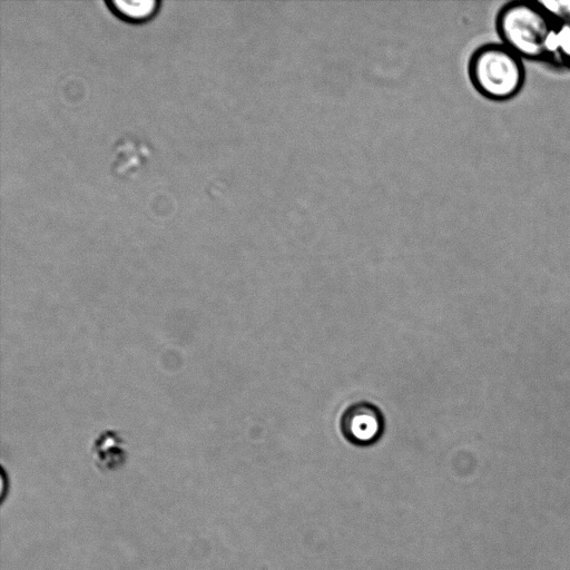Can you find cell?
<instances>
[{
	"instance_id": "6da1fadb",
	"label": "cell",
	"mask_w": 570,
	"mask_h": 570,
	"mask_svg": "<svg viewBox=\"0 0 570 570\" xmlns=\"http://www.w3.org/2000/svg\"><path fill=\"white\" fill-rule=\"evenodd\" d=\"M556 27L538 0L509 1L495 16L500 42L523 60L546 62L549 41Z\"/></svg>"
},
{
	"instance_id": "7a4b0ae2",
	"label": "cell",
	"mask_w": 570,
	"mask_h": 570,
	"mask_svg": "<svg viewBox=\"0 0 570 570\" xmlns=\"http://www.w3.org/2000/svg\"><path fill=\"white\" fill-rule=\"evenodd\" d=\"M468 76L482 97L507 101L523 89L525 67L523 59L502 42H487L470 55Z\"/></svg>"
},
{
	"instance_id": "3957f363",
	"label": "cell",
	"mask_w": 570,
	"mask_h": 570,
	"mask_svg": "<svg viewBox=\"0 0 570 570\" xmlns=\"http://www.w3.org/2000/svg\"><path fill=\"white\" fill-rule=\"evenodd\" d=\"M341 430L345 439L358 446L376 443L384 431L381 411L368 402H358L348 406L341 419Z\"/></svg>"
},
{
	"instance_id": "277c9868",
	"label": "cell",
	"mask_w": 570,
	"mask_h": 570,
	"mask_svg": "<svg viewBox=\"0 0 570 570\" xmlns=\"http://www.w3.org/2000/svg\"><path fill=\"white\" fill-rule=\"evenodd\" d=\"M94 465L102 473H112L121 470L129 458L126 441L114 429L104 430L94 440L90 448Z\"/></svg>"
},
{
	"instance_id": "5b68a950",
	"label": "cell",
	"mask_w": 570,
	"mask_h": 570,
	"mask_svg": "<svg viewBox=\"0 0 570 570\" xmlns=\"http://www.w3.org/2000/svg\"><path fill=\"white\" fill-rule=\"evenodd\" d=\"M106 4L118 18L128 22H144L153 18L160 2L157 0H109Z\"/></svg>"
},
{
	"instance_id": "8992f818",
	"label": "cell",
	"mask_w": 570,
	"mask_h": 570,
	"mask_svg": "<svg viewBox=\"0 0 570 570\" xmlns=\"http://www.w3.org/2000/svg\"><path fill=\"white\" fill-rule=\"evenodd\" d=\"M538 3L554 26L570 23V0H538Z\"/></svg>"
},
{
	"instance_id": "52a82bcc",
	"label": "cell",
	"mask_w": 570,
	"mask_h": 570,
	"mask_svg": "<svg viewBox=\"0 0 570 570\" xmlns=\"http://www.w3.org/2000/svg\"><path fill=\"white\" fill-rule=\"evenodd\" d=\"M554 47L560 65L570 70V23L558 28Z\"/></svg>"
}]
</instances>
